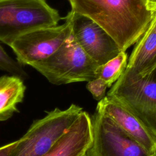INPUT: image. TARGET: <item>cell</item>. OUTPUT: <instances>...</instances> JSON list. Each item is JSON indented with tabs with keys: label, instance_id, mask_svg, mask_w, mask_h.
Returning <instances> with one entry per match:
<instances>
[{
	"label": "cell",
	"instance_id": "3",
	"mask_svg": "<svg viewBox=\"0 0 156 156\" xmlns=\"http://www.w3.org/2000/svg\"><path fill=\"white\" fill-rule=\"evenodd\" d=\"M60 20L46 0H0V42L10 46L19 37L56 26Z\"/></svg>",
	"mask_w": 156,
	"mask_h": 156
},
{
	"label": "cell",
	"instance_id": "7",
	"mask_svg": "<svg viewBox=\"0 0 156 156\" xmlns=\"http://www.w3.org/2000/svg\"><path fill=\"white\" fill-rule=\"evenodd\" d=\"M71 35L68 21L54 27L38 29L16 38L10 46L22 65L44 60L53 54Z\"/></svg>",
	"mask_w": 156,
	"mask_h": 156
},
{
	"label": "cell",
	"instance_id": "5",
	"mask_svg": "<svg viewBox=\"0 0 156 156\" xmlns=\"http://www.w3.org/2000/svg\"><path fill=\"white\" fill-rule=\"evenodd\" d=\"M83 110L72 104L65 110L55 108L32 124L18 140L11 156H43L66 132Z\"/></svg>",
	"mask_w": 156,
	"mask_h": 156
},
{
	"label": "cell",
	"instance_id": "6",
	"mask_svg": "<svg viewBox=\"0 0 156 156\" xmlns=\"http://www.w3.org/2000/svg\"><path fill=\"white\" fill-rule=\"evenodd\" d=\"M91 119L93 139L87 156H154L108 116L96 111Z\"/></svg>",
	"mask_w": 156,
	"mask_h": 156
},
{
	"label": "cell",
	"instance_id": "11",
	"mask_svg": "<svg viewBox=\"0 0 156 156\" xmlns=\"http://www.w3.org/2000/svg\"><path fill=\"white\" fill-rule=\"evenodd\" d=\"M156 68V26L151 21L147 30L135 43L126 69L144 76Z\"/></svg>",
	"mask_w": 156,
	"mask_h": 156
},
{
	"label": "cell",
	"instance_id": "14",
	"mask_svg": "<svg viewBox=\"0 0 156 156\" xmlns=\"http://www.w3.org/2000/svg\"><path fill=\"white\" fill-rule=\"evenodd\" d=\"M0 69L9 73L10 75L20 77L23 80L29 77V75L23 68V65L9 56L1 44Z\"/></svg>",
	"mask_w": 156,
	"mask_h": 156
},
{
	"label": "cell",
	"instance_id": "9",
	"mask_svg": "<svg viewBox=\"0 0 156 156\" xmlns=\"http://www.w3.org/2000/svg\"><path fill=\"white\" fill-rule=\"evenodd\" d=\"M91 119L82 110L74 123L43 156H82L92 143Z\"/></svg>",
	"mask_w": 156,
	"mask_h": 156
},
{
	"label": "cell",
	"instance_id": "2",
	"mask_svg": "<svg viewBox=\"0 0 156 156\" xmlns=\"http://www.w3.org/2000/svg\"><path fill=\"white\" fill-rule=\"evenodd\" d=\"M106 96L130 113L156 138V68L144 76L126 69Z\"/></svg>",
	"mask_w": 156,
	"mask_h": 156
},
{
	"label": "cell",
	"instance_id": "16",
	"mask_svg": "<svg viewBox=\"0 0 156 156\" xmlns=\"http://www.w3.org/2000/svg\"><path fill=\"white\" fill-rule=\"evenodd\" d=\"M18 140L11 142L0 147V156H11L13 150L16 147Z\"/></svg>",
	"mask_w": 156,
	"mask_h": 156
},
{
	"label": "cell",
	"instance_id": "1",
	"mask_svg": "<svg viewBox=\"0 0 156 156\" xmlns=\"http://www.w3.org/2000/svg\"><path fill=\"white\" fill-rule=\"evenodd\" d=\"M72 11L103 28L122 51L135 44L151 24L149 0H68Z\"/></svg>",
	"mask_w": 156,
	"mask_h": 156
},
{
	"label": "cell",
	"instance_id": "13",
	"mask_svg": "<svg viewBox=\"0 0 156 156\" xmlns=\"http://www.w3.org/2000/svg\"><path fill=\"white\" fill-rule=\"evenodd\" d=\"M127 65V55L126 51H121L115 58L106 63L99 65L96 70L95 78L104 81L110 88L122 74Z\"/></svg>",
	"mask_w": 156,
	"mask_h": 156
},
{
	"label": "cell",
	"instance_id": "8",
	"mask_svg": "<svg viewBox=\"0 0 156 156\" xmlns=\"http://www.w3.org/2000/svg\"><path fill=\"white\" fill-rule=\"evenodd\" d=\"M63 19L69 22L71 34L78 44L99 66L122 51L115 40L91 19L72 10Z\"/></svg>",
	"mask_w": 156,
	"mask_h": 156
},
{
	"label": "cell",
	"instance_id": "18",
	"mask_svg": "<svg viewBox=\"0 0 156 156\" xmlns=\"http://www.w3.org/2000/svg\"><path fill=\"white\" fill-rule=\"evenodd\" d=\"M82 156H87L86 154H85V155H82Z\"/></svg>",
	"mask_w": 156,
	"mask_h": 156
},
{
	"label": "cell",
	"instance_id": "15",
	"mask_svg": "<svg viewBox=\"0 0 156 156\" xmlns=\"http://www.w3.org/2000/svg\"><path fill=\"white\" fill-rule=\"evenodd\" d=\"M86 88L91 93L93 98L99 101L106 96L105 92L108 86L102 79L95 78L87 82Z\"/></svg>",
	"mask_w": 156,
	"mask_h": 156
},
{
	"label": "cell",
	"instance_id": "4",
	"mask_svg": "<svg viewBox=\"0 0 156 156\" xmlns=\"http://www.w3.org/2000/svg\"><path fill=\"white\" fill-rule=\"evenodd\" d=\"M29 66L52 84L60 85L94 79L99 65L83 51L71 34L50 57Z\"/></svg>",
	"mask_w": 156,
	"mask_h": 156
},
{
	"label": "cell",
	"instance_id": "10",
	"mask_svg": "<svg viewBox=\"0 0 156 156\" xmlns=\"http://www.w3.org/2000/svg\"><path fill=\"white\" fill-rule=\"evenodd\" d=\"M96 111L111 118L122 130L140 143L150 154L156 153V138L125 108L106 96L97 104Z\"/></svg>",
	"mask_w": 156,
	"mask_h": 156
},
{
	"label": "cell",
	"instance_id": "19",
	"mask_svg": "<svg viewBox=\"0 0 156 156\" xmlns=\"http://www.w3.org/2000/svg\"><path fill=\"white\" fill-rule=\"evenodd\" d=\"M154 156H156V153L154 154Z\"/></svg>",
	"mask_w": 156,
	"mask_h": 156
},
{
	"label": "cell",
	"instance_id": "17",
	"mask_svg": "<svg viewBox=\"0 0 156 156\" xmlns=\"http://www.w3.org/2000/svg\"><path fill=\"white\" fill-rule=\"evenodd\" d=\"M149 5L153 14L152 22L154 23L156 26V0H149Z\"/></svg>",
	"mask_w": 156,
	"mask_h": 156
},
{
	"label": "cell",
	"instance_id": "12",
	"mask_svg": "<svg viewBox=\"0 0 156 156\" xmlns=\"http://www.w3.org/2000/svg\"><path fill=\"white\" fill-rule=\"evenodd\" d=\"M23 80L13 75L0 77V121L9 119L19 112L17 105L23 102L26 89Z\"/></svg>",
	"mask_w": 156,
	"mask_h": 156
}]
</instances>
